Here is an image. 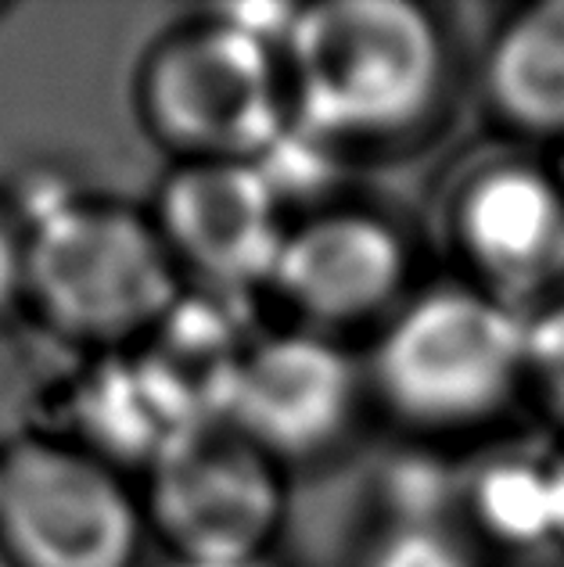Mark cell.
Segmentation results:
<instances>
[{
    "label": "cell",
    "instance_id": "cell-2",
    "mask_svg": "<svg viewBox=\"0 0 564 567\" xmlns=\"http://www.w3.org/2000/svg\"><path fill=\"white\" fill-rule=\"evenodd\" d=\"M529 317L468 280L413 295L375 331L370 402L421 439H464L525 399Z\"/></svg>",
    "mask_w": 564,
    "mask_h": 567
},
{
    "label": "cell",
    "instance_id": "cell-1",
    "mask_svg": "<svg viewBox=\"0 0 564 567\" xmlns=\"http://www.w3.org/2000/svg\"><path fill=\"white\" fill-rule=\"evenodd\" d=\"M295 126L335 152L418 137L442 112L453 48L413 0H320L295 11L280 43Z\"/></svg>",
    "mask_w": 564,
    "mask_h": 567
},
{
    "label": "cell",
    "instance_id": "cell-11",
    "mask_svg": "<svg viewBox=\"0 0 564 567\" xmlns=\"http://www.w3.org/2000/svg\"><path fill=\"white\" fill-rule=\"evenodd\" d=\"M482 97L514 137L564 147V0H532L482 51Z\"/></svg>",
    "mask_w": 564,
    "mask_h": 567
},
{
    "label": "cell",
    "instance_id": "cell-15",
    "mask_svg": "<svg viewBox=\"0 0 564 567\" xmlns=\"http://www.w3.org/2000/svg\"><path fill=\"white\" fill-rule=\"evenodd\" d=\"M25 298V248L22 230L0 219V317Z\"/></svg>",
    "mask_w": 564,
    "mask_h": 567
},
{
    "label": "cell",
    "instance_id": "cell-14",
    "mask_svg": "<svg viewBox=\"0 0 564 567\" xmlns=\"http://www.w3.org/2000/svg\"><path fill=\"white\" fill-rule=\"evenodd\" d=\"M525 399L564 427V295L529 317V355H525Z\"/></svg>",
    "mask_w": 564,
    "mask_h": 567
},
{
    "label": "cell",
    "instance_id": "cell-5",
    "mask_svg": "<svg viewBox=\"0 0 564 567\" xmlns=\"http://www.w3.org/2000/svg\"><path fill=\"white\" fill-rule=\"evenodd\" d=\"M144 499L86 445L25 439L0 453V549L14 567H137Z\"/></svg>",
    "mask_w": 564,
    "mask_h": 567
},
{
    "label": "cell",
    "instance_id": "cell-9",
    "mask_svg": "<svg viewBox=\"0 0 564 567\" xmlns=\"http://www.w3.org/2000/svg\"><path fill=\"white\" fill-rule=\"evenodd\" d=\"M447 234L460 280L532 317L564 295V184L529 155L489 158L457 181Z\"/></svg>",
    "mask_w": 564,
    "mask_h": 567
},
{
    "label": "cell",
    "instance_id": "cell-13",
    "mask_svg": "<svg viewBox=\"0 0 564 567\" xmlns=\"http://www.w3.org/2000/svg\"><path fill=\"white\" fill-rule=\"evenodd\" d=\"M356 567H489V549L457 514L384 517L363 543Z\"/></svg>",
    "mask_w": 564,
    "mask_h": 567
},
{
    "label": "cell",
    "instance_id": "cell-16",
    "mask_svg": "<svg viewBox=\"0 0 564 567\" xmlns=\"http://www.w3.org/2000/svg\"><path fill=\"white\" fill-rule=\"evenodd\" d=\"M551 511H554V546H564V450L551 456Z\"/></svg>",
    "mask_w": 564,
    "mask_h": 567
},
{
    "label": "cell",
    "instance_id": "cell-4",
    "mask_svg": "<svg viewBox=\"0 0 564 567\" xmlns=\"http://www.w3.org/2000/svg\"><path fill=\"white\" fill-rule=\"evenodd\" d=\"M137 109L176 162H259L295 126L280 43L227 11L173 29L147 51Z\"/></svg>",
    "mask_w": 564,
    "mask_h": 567
},
{
    "label": "cell",
    "instance_id": "cell-17",
    "mask_svg": "<svg viewBox=\"0 0 564 567\" xmlns=\"http://www.w3.org/2000/svg\"><path fill=\"white\" fill-rule=\"evenodd\" d=\"M554 173H557V181L564 184V147H561V155H557V162H554Z\"/></svg>",
    "mask_w": 564,
    "mask_h": 567
},
{
    "label": "cell",
    "instance_id": "cell-7",
    "mask_svg": "<svg viewBox=\"0 0 564 567\" xmlns=\"http://www.w3.org/2000/svg\"><path fill=\"white\" fill-rule=\"evenodd\" d=\"M367 406L363 363L341 341L285 327L248 346L219 402V424L288 471L338 453Z\"/></svg>",
    "mask_w": 564,
    "mask_h": 567
},
{
    "label": "cell",
    "instance_id": "cell-18",
    "mask_svg": "<svg viewBox=\"0 0 564 567\" xmlns=\"http://www.w3.org/2000/svg\"><path fill=\"white\" fill-rule=\"evenodd\" d=\"M0 11H4V8H0Z\"/></svg>",
    "mask_w": 564,
    "mask_h": 567
},
{
    "label": "cell",
    "instance_id": "cell-10",
    "mask_svg": "<svg viewBox=\"0 0 564 567\" xmlns=\"http://www.w3.org/2000/svg\"><path fill=\"white\" fill-rule=\"evenodd\" d=\"M152 219L187 288L230 298L266 291L291 223L256 162H176Z\"/></svg>",
    "mask_w": 564,
    "mask_h": 567
},
{
    "label": "cell",
    "instance_id": "cell-12",
    "mask_svg": "<svg viewBox=\"0 0 564 567\" xmlns=\"http://www.w3.org/2000/svg\"><path fill=\"white\" fill-rule=\"evenodd\" d=\"M460 520L485 549L554 546L551 456L500 460L460 488Z\"/></svg>",
    "mask_w": 564,
    "mask_h": 567
},
{
    "label": "cell",
    "instance_id": "cell-3",
    "mask_svg": "<svg viewBox=\"0 0 564 567\" xmlns=\"http://www.w3.org/2000/svg\"><path fill=\"white\" fill-rule=\"evenodd\" d=\"M25 298L62 338L98 349L147 341L187 284L152 213L43 190L22 219Z\"/></svg>",
    "mask_w": 564,
    "mask_h": 567
},
{
    "label": "cell",
    "instance_id": "cell-6",
    "mask_svg": "<svg viewBox=\"0 0 564 567\" xmlns=\"http://www.w3.org/2000/svg\"><path fill=\"white\" fill-rule=\"evenodd\" d=\"M147 532L184 567L266 560L288 517L285 467L224 424L195 431L147 471Z\"/></svg>",
    "mask_w": 564,
    "mask_h": 567
},
{
    "label": "cell",
    "instance_id": "cell-8",
    "mask_svg": "<svg viewBox=\"0 0 564 567\" xmlns=\"http://www.w3.org/2000/svg\"><path fill=\"white\" fill-rule=\"evenodd\" d=\"M288 327L324 338L370 331L413 295V245L378 208L328 202L288 223L266 284Z\"/></svg>",
    "mask_w": 564,
    "mask_h": 567
}]
</instances>
